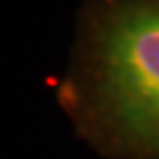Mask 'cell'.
Returning <instances> with one entry per match:
<instances>
[{
    "instance_id": "6da1fadb",
    "label": "cell",
    "mask_w": 159,
    "mask_h": 159,
    "mask_svg": "<svg viewBox=\"0 0 159 159\" xmlns=\"http://www.w3.org/2000/svg\"><path fill=\"white\" fill-rule=\"evenodd\" d=\"M55 101L102 159H159V0H83Z\"/></svg>"
}]
</instances>
